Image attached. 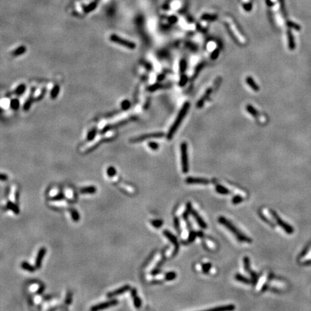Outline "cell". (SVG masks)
<instances>
[{"instance_id": "cell-43", "label": "cell", "mask_w": 311, "mask_h": 311, "mask_svg": "<svg viewBox=\"0 0 311 311\" xmlns=\"http://www.w3.org/2000/svg\"><path fill=\"white\" fill-rule=\"evenodd\" d=\"M58 90H59V87H58H58L56 86V87H55L54 90H53V92L51 93V97H53V98H55V97L57 96V95L58 94Z\"/></svg>"}, {"instance_id": "cell-6", "label": "cell", "mask_w": 311, "mask_h": 311, "mask_svg": "<svg viewBox=\"0 0 311 311\" xmlns=\"http://www.w3.org/2000/svg\"><path fill=\"white\" fill-rule=\"evenodd\" d=\"M163 233H164V236H165L166 238H167L170 241L171 243L174 246V249L172 252V255H171V256H175L177 254L178 252H179V242L177 241V238H176V236H174V235H173L171 232L167 231V230H164V232H163Z\"/></svg>"}, {"instance_id": "cell-27", "label": "cell", "mask_w": 311, "mask_h": 311, "mask_svg": "<svg viewBox=\"0 0 311 311\" xmlns=\"http://www.w3.org/2000/svg\"><path fill=\"white\" fill-rule=\"evenodd\" d=\"M70 213H71V218H72V219H73L74 221L78 222L79 221V218H80L78 212L76 210L71 209Z\"/></svg>"}, {"instance_id": "cell-3", "label": "cell", "mask_w": 311, "mask_h": 311, "mask_svg": "<svg viewBox=\"0 0 311 311\" xmlns=\"http://www.w3.org/2000/svg\"><path fill=\"white\" fill-rule=\"evenodd\" d=\"M226 23L227 27H228V30H230V33H231L232 35H233L235 38H236L240 43H245L246 40H245L244 37L240 33V31L238 30V28H237V25L235 24V22L233 21V19L230 17H226Z\"/></svg>"}, {"instance_id": "cell-17", "label": "cell", "mask_w": 311, "mask_h": 311, "mask_svg": "<svg viewBox=\"0 0 311 311\" xmlns=\"http://www.w3.org/2000/svg\"><path fill=\"white\" fill-rule=\"evenodd\" d=\"M80 192L82 194H94V193L97 192V189H96L95 186H90L82 188V189H81Z\"/></svg>"}, {"instance_id": "cell-44", "label": "cell", "mask_w": 311, "mask_h": 311, "mask_svg": "<svg viewBox=\"0 0 311 311\" xmlns=\"http://www.w3.org/2000/svg\"><path fill=\"white\" fill-rule=\"evenodd\" d=\"M185 68H186L185 61H184V60H181L180 63V71L181 72L184 71H185Z\"/></svg>"}, {"instance_id": "cell-13", "label": "cell", "mask_w": 311, "mask_h": 311, "mask_svg": "<svg viewBox=\"0 0 311 311\" xmlns=\"http://www.w3.org/2000/svg\"><path fill=\"white\" fill-rule=\"evenodd\" d=\"M191 214H192V216L194 217V219H195L196 221L197 222L198 225H199V226H200L202 228H204V229H205V228H207V225H206L205 222L203 221L202 218L201 217H200V215L198 214L197 212L192 209V210Z\"/></svg>"}, {"instance_id": "cell-45", "label": "cell", "mask_w": 311, "mask_h": 311, "mask_svg": "<svg viewBox=\"0 0 311 311\" xmlns=\"http://www.w3.org/2000/svg\"><path fill=\"white\" fill-rule=\"evenodd\" d=\"M8 179V176L6 174H0V181H7Z\"/></svg>"}, {"instance_id": "cell-42", "label": "cell", "mask_w": 311, "mask_h": 311, "mask_svg": "<svg viewBox=\"0 0 311 311\" xmlns=\"http://www.w3.org/2000/svg\"><path fill=\"white\" fill-rule=\"evenodd\" d=\"M130 102H129L128 101L125 100V101H124L123 102H122V108L123 109V110H127V109L129 107H130Z\"/></svg>"}, {"instance_id": "cell-15", "label": "cell", "mask_w": 311, "mask_h": 311, "mask_svg": "<svg viewBox=\"0 0 311 311\" xmlns=\"http://www.w3.org/2000/svg\"><path fill=\"white\" fill-rule=\"evenodd\" d=\"M235 279H236L237 281H238L240 282H243V283L246 284V285H249V284L252 283L251 280H250L249 279L246 278V277L243 276V275H240V274H237V275H235Z\"/></svg>"}, {"instance_id": "cell-31", "label": "cell", "mask_w": 311, "mask_h": 311, "mask_svg": "<svg viewBox=\"0 0 311 311\" xmlns=\"http://www.w3.org/2000/svg\"><path fill=\"white\" fill-rule=\"evenodd\" d=\"M151 225L156 228H159L162 226L163 225V221L161 220H154V221H151Z\"/></svg>"}, {"instance_id": "cell-28", "label": "cell", "mask_w": 311, "mask_h": 311, "mask_svg": "<svg viewBox=\"0 0 311 311\" xmlns=\"http://www.w3.org/2000/svg\"><path fill=\"white\" fill-rule=\"evenodd\" d=\"M212 265L209 262H207V263H204L202 264V272L204 274H208L210 271Z\"/></svg>"}, {"instance_id": "cell-10", "label": "cell", "mask_w": 311, "mask_h": 311, "mask_svg": "<svg viewBox=\"0 0 311 311\" xmlns=\"http://www.w3.org/2000/svg\"><path fill=\"white\" fill-rule=\"evenodd\" d=\"M186 182L187 184H209L210 181L208 179L204 178H195V177H187L186 179Z\"/></svg>"}, {"instance_id": "cell-24", "label": "cell", "mask_w": 311, "mask_h": 311, "mask_svg": "<svg viewBox=\"0 0 311 311\" xmlns=\"http://www.w3.org/2000/svg\"><path fill=\"white\" fill-rule=\"evenodd\" d=\"M7 208H9V210H11L13 212V213H15V214H19L20 213V210H19V208H17V206L16 205H15L14 203L12 202L11 201H9L7 202Z\"/></svg>"}, {"instance_id": "cell-33", "label": "cell", "mask_w": 311, "mask_h": 311, "mask_svg": "<svg viewBox=\"0 0 311 311\" xmlns=\"http://www.w3.org/2000/svg\"><path fill=\"white\" fill-rule=\"evenodd\" d=\"M174 228L176 230V231L178 233H179L180 231V222H179V219L177 217H175L174 219Z\"/></svg>"}, {"instance_id": "cell-40", "label": "cell", "mask_w": 311, "mask_h": 311, "mask_svg": "<svg viewBox=\"0 0 311 311\" xmlns=\"http://www.w3.org/2000/svg\"><path fill=\"white\" fill-rule=\"evenodd\" d=\"M72 300V293L71 292H68L67 293L66 297V304H70Z\"/></svg>"}, {"instance_id": "cell-22", "label": "cell", "mask_w": 311, "mask_h": 311, "mask_svg": "<svg viewBox=\"0 0 311 311\" xmlns=\"http://www.w3.org/2000/svg\"><path fill=\"white\" fill-rule=\"evenodd\" d=\"M236 307L233 305H228L226 306H222V307H214V308H211L210 310H219V311H223V310H235Z\"/></svg>"}, {"instance_id": "cell-7", "label": "cell", "mask_w": 311, "mask_h": 311, "mask_svg": "<svg viewBox=\"0 0 311 311\" xmlns=\"http://www.w3.org/2000/svg\"><path fill=\"white\" fill-rule=\"evenodd\" d=\"M164 135V134L163 133H154L144 134V135H140V136H138V137H136L135 138L132 139L130 141L133 143L141 142V141L149 140V139L160 138L163 137Z\"/></svg>"}, {"instance_id": "cell-18", "label": "cell", "mask_w": 311, "mask_h": 311, "mask_svg": "<svg viewBox=\"0 0 311 311\" xmlns=\"http://www.w3.org/2000/svg\"><path fill=\"white\" fill-rule=\"evenodd\" d=\"M197 237V232L194 231H191L190 233H189V236H188V239L186 240V242H183L182 243L183 244H188V243H190L196 239Z\"/></svg>"}, {"instance_id": "cell-20", "label": "cell", "mask_w": 311, "mask_h": 311, "mask_svg": "<svg viewBox=\"0 0 311 311\" xmlns=\"http://www.w3.org/2000/svg\"><path fill=\"white\" fill-rule=\"evenodd\" d=\"M246 83L250 86V87H251L252 90H253L254 91H258L259 90V87L257 86L256 84L255 83L254 81L253 80V79H252L251 77H250V76L247 77V78L246 79Z\"/></svg>"}, {"instance_id": "cell-25", "label": "cell", "mask_w": 311, "mask_h": 311, "mask_svg": "<svg viewBox=\"0 0 311 311\" xmlns=\"http://www.w3.org/2000/svg\"><path fill=\"white\" fill-rule=\"evenodd\" d=\"M176 277V274L174 272H169L164 275V279L166 281H171L175 280Z\"/></svg>"}, {"instance_id": "cell-14", "label": "cell", "mask_w": 311, "mask_h": 311, "mask_svg": "<svg viewBox=\"0 0 311 311\" xmlns=\"http://www.w3.org/2000/svg\"><path fill=\"white\" fill-rule=\"evenodd\" d=\"M131 295L133 298L134 305L136 308H140L141 306V300L140 297L137 296V290L135 289H132L131 290Z\"/></svg>"}, {"instance_id": "cell-21", "label": "cell", "mask_w": 311, "mask_h": 311, "mask_svg": "<svg viewBox=\"0 0 311 311\" xmlns=\"http://www.w3.org/2000/svg\"><path fill=\"white\" fill-rule=\"evenodd\" d=\"M21 267L23 269L26 270V271H28L30 272H35V268H36V267L32 266L31 264H30L29 263H28V262H26V261L23 262V263L21 264Z\"/></svg>"}, {"instance_id": "cell-11", "label": "cell", "mask_w": 311, "mask_h": 311, "mask_svg": "<svg viewBox=\"0 0 311 311\" xmlns=\"http://www.w3.org/2000/svg\"><path fill=\"white\" fill-rule=\"evenodd\" d=\"M130 289V287L129 286V285H125V286L120 287V288L117 289V290H114V291H112L111 292H109V293L107 294V297H112L115 296H117V295H122V294L125 293V292L128 291Z\"/></svg>"}, {"instance_id": "cell-47", "label": "cell", "mask_w": 311, "mask_h": 311, "mask_svg": "<svg viewBox=\"0 0 311 311\" xmlns=\"http://www.w3.org/2000/svg\"><path fill=\"white\" fill-rule=\"evenodd\" d=\"M197 237H200V238H205V234L203 233V232L197 231Z\"/></svg>"}, {"instance_id": "cell-19", "label": "cell", "mask_w": 311, "mask_h": 311, "mask_svg": "<svg viewBox=\"0 0 311 311\" xmlns=\"http://www.w3.org/2000/svg\"><path fill=\"white\" fill-rule=\"evenodd\" d=\"M211 92H212V89H208V90H207L206 93L205 94L204 96H203L202 97L201 100H200L199 102H198L197 107H199V108H200V107H202V105H203V104H204L205 101V100H206L207 98H208V97H209L210 95Z\"/></svg>"}, {"instance_id": "cell-26", "label": "cell", "mask_w": 311, "mask_h": 311, "mask_svg": "<svg viewBox=\"0 0 311 311\" xmlns=\"http://www.w3.org/2000/svg\"><path fill=\"white\" fill-rule=\"evenodd\" d=\"M243 264H244V268L246 272L250 273L252 270L251 269V267H250V261L248 257H244L243 258Z\"/></svg>"}, {"instance_id": "cell-4", "label": "cell", "mask_w": 311, "mask_h": 311, "mask_svg": "<svg viewBox=\"0 0 311 311\" xmlns=\"http://www.w3.org/2000/svg\"><path fill=\"white\" fill-rule=\"evenodd\" d=\"M181 160L182 171L183 173L186 174L189 171V164H188L187 156V145L185 142H183L181 144Z\"/></svg>"}, {"instance_id": "cell-12", "label": "cell", "mask_w": 311, "mask_h": 311, "mask_svg": "<svg viewBox=\"0 0 311 311\" xmlns=\"http://www.w3.org/2000/svg\"><path fill=\"white\" fill-rule=\"evenodd\" d=\"M45 253H46V249L45 248H42L39 250L38 255H37L36 259H35V267L36 268L38 269L41 267L42 261H43V258H44Z\"/></svg>"}, {"instance_id": "cell-38", "label": "cell", "mask_w": 311, "mask_h": 311, "mask_svg": "<svg viewBox=\"0 0 311 311\" xmlns=\"http://www.w3.org/2000/svg\"><path fill=\"white\" fill-rule=\"evenodd\" d=\"M53 200H55V201H58V200H61L64 199V194H62V193H59V194H56V195H55L54 197H53L51 198Z\"/></svg>"}, {"instance_id": "cell-23", "label": "cell", "mask_w": 311, "mask_h": 311, "mask_svg": "<svg viewBox=\"0 0 311 311\" xmlns=\"http://www.w3.org/2000/svg\"><path fill=\"white\" fill-rule=\"evenodd\" d=\"M192 210V204L190 202H188L187 204H186L185 211H184V213H183V218H184V220H186V221L187 220L189 215L191 214Z\"/></svg>"}, {"instance_id": "cell-49", "label": "cell", "mask_w": 311, "mask_h": 311, "mask_svg": "<svg viewBox=\"0 0 311 311\" xmlns=\"http://www.w3.org/2000/svg\"><path fill=\"white\" fill-rule=\"evenodd\" d=\"M162 280H152V281L151 282V284H161L162 283Z\"/></svg>"}, {"instance_id": "cell-8", "label": "cell", "mask_w": 311, "mask_h": 311, "mask_svg": "<svg viewBox=\"0 0 311 311\" xmlns=\"http://www.w3.org/2000/svg\"><path fill=\"white\" fill-rule=\"evenodd\" d=\"M271 212H272V216H273L274 219H275V221L277 222V223L279 225V226L281 227V228H283V229L285 230L287 233H293V229H292V228L291 226H290L288 224H287L286 223H285V222L282 221V220H281V218H280V217L278 216V215L276 214L275 212H272V211Z\"/></svg>"}, {"instance_id": "cell-34", "label": "cell", "mask_w": 311, "mask_h": 311, "mask_svg": "<svg viewBox=\"0 0 311 311\" xmlns=\"http://www.w3.org/2000/svg\"><path fill=\"white\" fill-rule=\"evenodd\" d=\"M267 278V276L266 275H264V276L262 277L261 280L259 281V283L258 287H257V289H258V290H261V289L263 288L265 282H266Z\"/></svg>"}, {"instance_id": "cell-2", "label": "cell", "mask_w": 311, "mask_h": 311, "mask_svg": "<svg viewBox=\"0 0 311 311\" xmlns=\"http://www.w3.org/2000/svg\"><path fill=\"white\" fill-rule=\"evenodd\" d=\"M189 102H186V103L183 105V107H181L180 111H179V114H178L177 117H176L175 121H174V124L171 125L170 129H169V133H168V134H167L168 140H171V138H173V136L174 135L176 131L177 130L178 127H179V125H181L183 119L185 117L186 113H187L188 110H189Z\"/></svg>"}, {"instance_id": "cell-36", "label": "cell", "mask_w": 311, "mask_h": 311, "mask_svg": "<svg viewBox=\"0 0 311 311\" xmlns=\"http://www.w3.org/2000/svg\"><path fill=\"white\" fill-rule=\"evenodd\" d=\"M25 50H26V48H25L24 46H22V47H20V48H18V49H17L16 50H15L13 54H14L15 55H21V54H23V53H25Z\"/></svg>"}, {"instance_id": "cell-32", "label": "cell", "mask_w": 311, "mask_h": 311, "mask_svg": "<svg viewBox=\"0 0 311 311\" xmlns=\"http://www.w3.org/2000/svg\"><path fill=\"white\" fill-rule=\"evenodd\" d=\"M116 172H117V171H116V169L113 167V166H110V167H109L107 170V175H108L109 176H110V177H113V176L116 174Z\"/></svg>"}, {"instance_id": "cell-39", "label": "cell", "mask_w": 311, "mask_h": 311, "mask_svg": "<svg viewBox=\"0 0 311 311\" xmlns=\"http://www.w3.org/2000/svg\"><path fill=\"white\" fill-rule=\"evenodd\" d=\"M149 146L151 148V149H153V150H154V151L157 150V149H159V144H158L157 143H155V142L149 143Z\"/></svg>"}, {"instance_id": "cell-48", "label": "cell", "mask_w": 311, "mask_h": 311, "mask_svg": "<svg viewBox=\"0 0 311 311\" xmlns=\"http://www.w3.org/2000/svg\"><path fill=\"white\" fill-rule=\"evenodd\" d=\"M13 104H12V107H14V108H17V107H18V101L17 100H14L12 102Z\"/></svg>"}, {"instance_id": "cell-35", "label": "cell", "mask_w": 311, "mask_h": 311, "mask_svg": "<svg viewBox=\"0 0 311 311\" xmlns=\"http://www.w3.org/2000/svg\"><path fill=\"white\" fill-rule=\"evenodd\" d=\"M272 285H274L275 288H278V289H282L285 287V285L283 282H279V281H275L272 283Z\"/></svg>"}, {"instance_id": "cell-5", "label": "cell", "mask_w": 311, "mask_h": 311, "mask_svg": "<svg viewBox=\"0 0 311 311\" xmlns=\"http://www.w3.org/2000/svg\"><path fill=\"white\" fill-rule=\"evenodd\" d=\"M110 40L111 41L114 42V43H117V44L123 45L124 47L129 48V49H134L135 48V44L133 42L129 41V40L123 39V38H120V37L117 36L116 35H112L110 36Z\"/></svg>"}, {"instance_id": "cell-1", "label": "cell", "mask_w": 311, "mask_h": 311, "mask_svg": "<svg viewBox=\"0 0 311 311\" xmlns=\"http://www.w3.org/2000/svg\"><path fill=\"white\" fill-rule=\"evenodd\" d=\"M218 222H219L220 223H221L223 226L226 227L231 233H233V234H234V236L237 238V239L239 241L244 242V243H251V238H249L248 237H247L246 235H244L243 233H241L231 222L228 221L225 217L221 216L220 217V218H218Z\"/></svg>"}, {"instance_id": "cell-37", "label": "cell", "mask_w": 311, "mask_h": 311, "mask_svg": "<svg viewBox=\"0 0 311 311\" xmlns=\"http://www.w3.org/2000/svg\"><path fill=\"white\" fill-rule=\"evenodd\" d=\"M216 18H217V17L215 16V15H208V14L204 15L202 17V19L205 20H215Z\"/></svg>"}, {"instance_id": "cell-16", "label": "cell", "mask_w": 311, "mask_h": 311, "mask_svg": "<svg viewBox=\"0 0 311 311\" xmlns=\"http://www.w3.org/2000/svg\"><path fill=\"white\" fill-rule=\"evenodd\" d=\"M216 190L218 193L221 194H228L231 193V191L224 186H222L221 184H217L216 186Z\"/></svg>"}, {"instance_id": "cell-29", "label": "cell", "mask_w": 311, "mask_h": 311, "mask_svg": "<svg viewBox=\"0 0 311 311\" xmlns=\"http://www.w3.org/2000/svg\"><path fill=\"white\" fill-rule=\"evenodd\" d=\"M243 200V197L241 195H239V194H237V195H235L234 197H233V199H232V203H233V205H238L239 204V203L242 202V201Z\"/></svg>"}, {"instance_id": "cell-41", "label": "cell", "mask_w": 311, "mask_h": 311, "mask_svg": "<svg viewBox=\"0 0 311 311\" xmlns=\"http://www.w3.org/2000/svg\"><path fill=\"white\" fill-rule=\"evenodd\" d=\"M186 81H187V78H186V76L182 75L181 76L180 79V82H179V85L180 86H184L186 83Z\"/></svg>"}, {"instance_id": "cell-46", "label": "cell", "mask_w": 311, "mask_h": 311, "mask_svg": "<svg viewBox=\"0 0 311 311\" xmlns=\"http://www.w3.org/2000/svg\"><path fill=\"white\" fill-rule=\"evenodd\" d=\"M218 55H219V51H218V50H215V51L213 52V55H212V58H213V59H216Z\"/></svg>"}, {"instance_id": "cell-9", "label": "cell", "mask_w": 311, "mask_h": 311, "mask_svg": "<svg viewBox=\"0 0 311 311\" xmlns=\"http://www.w3.org/2000/svg\"><path fill=\"white\" fill-rule=\"evenodd\" d=\"M118 303V301L117 300H112L110 301H107L105 302H102V303L98 304V305H96L95 306H93L91 308V310L92 311H97L100 310H103V309L107 308V307H110L114 305H116Z\"/></svg>"}, {"instance_id": "cell-30", "label": "cell", "mask_w": 311, "mask_h": 311, "mask_svg": "<svg viewBox=\"0 0 311 311\" xmlns=\"http://www.w3.org/2000/svg\"><path fill=\"white\" fill-rule=\"evenodd\" d=\"M300 261H301L302 263H305V262L311 261V248L307 252L306 254H305L302 257Z\"/></svg>"}]
</instances>
